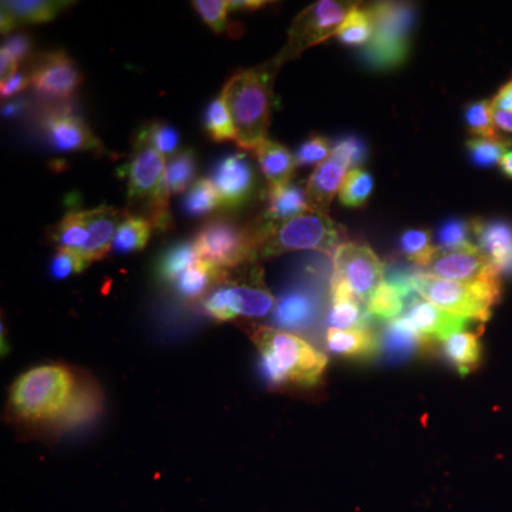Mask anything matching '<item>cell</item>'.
<instances>
[{"instance_id":"cell-32","label":"cell","mask_w":512,"mask_h":512,"mask_svg":"<svg viewBox=\"0 0 512 512\" xmlns=\"http://www.w3.org/2000/svg\"><path fill=\"white\" fill-rule=\"evenodd\" d=\"M52 241L59 249L83 251L89 241V231L83 220V211H70L52 229Z\"/></svg>"},{"instance_id":"cell-46","label":"cell","mask_w":512,"mask_h":512,"mask_svg":"<svg viewBox=\"0 0 512 512\" xmlns=\"http://www.w3.org/2000/svg\"><path fill=\"white\" fill-rule=\"evenodd\" d=\"M191 5L217 35L224 32L229 12L228 0H195Z\"/></svg>"},{"instance_id":"cell-33","label":"cell","mask_w":512,"mask_h":512,"mask_svg":"<svg viewBox=\"0 0 512 512\" xmlns=\"http://www.w3.org/2000/svg\"><path fill=\"white\" fill-rule=\"evenodd\" d=\"M373 36V20L369 9L355 6L350 10L348 18L340 26L338 35L339 42L343 45L359 47L366 46Z\"/></svg>"},{"instance_id":"cell-24","label":"cell","mask_w":512,"mask_h":512,"mask_svg":"<svg viewBox=\"0 0 512 512\" xmlns=\"http://www.w3.org/2000/svg\"><path fill=\"white\" fill-rule=\"evenodd\" d=\"M256 157L269 187H281L291 183L296 161L288 148L276 141L265 140L256 148Z\"/></svg>"},{"instance_id":"cell-26","label":"cell","mask_w":512,"mask_h":512,"mask_svg":"<svg viewBox=\"0 0 512 512\" xmlns=\"http://www.w3.org/2000/svg\"><path fill=\"white\" fill-rule=\"evenodd\" d=\"M427 346L429 343L404 316L390 320L384 329L383 349L394 360L406 359Z\"/></svg>"},{"instance_id":"cell-47","label":"cell","mask_w":512,"mask_h":512,"mask_svg":"<svg viewBox=\"0 0 512 512\" xmlns=\"http://www.w3.org/2000/svg\"><path fill=\"white\" fill-rule=\"evenodd\" d=\"M330 154L342 160L352 171L360 168V165L366 160L367 150L365 143L360 138L350 136L336 141Z\"/></svg>"},{"instance_id":"cell-44","label":"cell","mask_w":512,"mask_h":512,"mask_svg":"<svg viewBox=\"0 0 512 512\" xmlns=\"http://www.w3.org/2000/svg\"><path fill=\"white\" fill-rule=\"evenodd\" d=\"M90 264L86 256L80 251H70V249H59L52 264H50V274L53 279H67L70 276L82 274L84 269L89 268Z\"/></svg>"},{"instance_id":"cell-12","label":"cell","mask_w":512,"mask_h":512,"mask_svg":"<svg viewBox=\"0 0 512 512\" xmlns=\"http://www.w3.org/2000/svg\"><path fill=\"white\" fill-rule=\"evenodd\" d=\"M272 293L261 281L254 284H225L205 299L204 308L212 318L225 322L244 316L262 318L275 308Z\"/></svg>"},{"instance_id":"cell-11","label":"cell","mask_w":512,"mask_h":512,"mask_svg":"<svg viewBox=\"0 0 512 512\" xmlns=\"http://www.w3.org/2000/svg\"><path fill=\"white\" fill-rule=\"evenodd\" d=\"M39 127L50 147L59 153H103V143L70 107H49L40 116Z\"/></svg>"},{"instance_id":"cell-1","label":"cell","mask_w":512,"mask_h":512,"mask_svg":"<svg viewBox=\"0 0 512 512\" xmlns=\"http://www.w3.org/2000/svg\"><path fill=\"white\" fill-rule=\"evenodd\" d=\"M281 64L272 59L254 69L235 74L222 93L237 133V144L244 150L261 146L271 123L274 80Z\"/></svg>"},{"instance_id":"cell-49","label":"cell","mask_w":512,"mask_h":512,"mask_svg":"<svg viewBox=\"0 0 512 512\" xmlns=\"http://www.w3.org/2000/svg\"><path fill=\"white\" fill-rule=\"evenodd\" d=\"M29 86V74L18 73L15 77H12L9 82L0 84V94H2V99H10V97L18 96L19 93L28 89Z\"/></svg>"},{"instance_id":"cell-50","label":"cell","mask_w":512,"mask_h":512,"mask_svg":"<svg viewBox=\"0 0 512 512\" xmlns=\"http://www.w3.org/2000/svg\"><path fill=\"white\" fill-rule=\"evenodd\" d=\"M491 106H493V110L512 114V79L498 90L494 99L491 100Z\"/></svg>"},{"instance_id":"cell-55","label":"cell","mask_w":512,"mask_h":512,"mask_svg":"<svg viewBox=\"0 0 512 512\" xmlns=\"http://www.w3.org/2000/svg\"><path fill=\"white\" fill-rule=\"evenodd\" d=\"M512 147V146H511ZM505 151L503 158H501L500 168L504 175L512 180V148Z\"/></svg>"},{"instance_id":"cell-41","label":"cell","mask_w":512,"mask_h":512,"mask_svg":"<svg viewBox=\"0 0 512 512\" xmlns=\"http://www.w3.org/2000/svg\"><path fill=\"white\" fill-rule=\"evenodd\" d=\"M137 133L146 138L148 143L160 151L164 157L175 156L180 147V134H178L177 128L164 123V121L148 123Z\"/></svg>"},{"instance_id":"cell-16","label":"cell","mask_w":512,"mask_h":512,"mask_svg":"<svg viewBox=\"0 0 512 512\" xmlns=\"http://www.w3.org/2000/svg\"><path fill=\"white\" fill-rule=\"evenodd\" d=\"M404 318L423 336L427 343L444 342L458 332H464L470 320L444 311L412 292L406 298Z\"/></svg>"},{"instance_id":"cell-56","label":"cell","mask_w":512,"mask_h":512,"mask_svg":"<svg viewBox=\"0 0 512 512\" xmlns=\"http://www.w3.org/2000/svg\"><path fill=\"white\" fill-rule=\"evenodd\" d=\"M508 141H510V144L512 146V138H507Z\"/></svg>"},{"instance_id":"cell-17","label":"cell","mask_w":512,"mask_h":512,"mask_svg":"<svg viewBox=\"0 0 512 512\" xmlns=\"http://www.w3.org/2000/svg\"><path fill=\"white\" fill-rule=\"evenodd\" d=\"M477 247L500 275H512V224L505 221H473Z\"/></svg>"},{"instance_id":"cell-10","label":"cell","mask_w":512,"mask_h":512,"mask_svg":"<svg viewBox=\"0 0 512 512\" xmlns=\"http://www.w3.org/2000/svg\"><path fill=\"white\" fill-rule=\"evenodd\" d=\"M332 278L345 282L356 298L367 305L373 293L386 281V272L372 248L356 242H343L333 254Z\"/></svg>"},{"instance_id":"cell-7","label":"cell","mask_w":512,"mask_h":512,"mask_svg":"<svg viewBox=\"0 0 512 512\" xmlns=\"http://www.w3.org/2000/svg\"><path fill=\"white\" fill-rule=\"evenodd\" d=\"M261 241V224L249 227L217 218L202 225L194 245L202 261L225 271L255 261L259 256Z\"/></svg>"},{"instance_id":"cell-13","label":"cell","mask_w":512,"mask_h":512,"mask_svg":"<svg viewBox=\"0 0 512 512\" xmlns=\"http://www.w3.org/2000/svg\"><path fill=\"white\" fill-rule=\"evenodd\" d=\"M424 272L460 284L501 285V275L477 245L458 251L437 252Z\"/></svg>"},{"instance_id":"cell-29","label":"cell","mask_w":512,"mask_h":512,"mask_svg":"<svg viewBox=\"0 0 512 512\" xmlns=\"http://www.w3.org/2000/svg\"><path fill=\"white\" fill-rule=\"evenodd\" d=\"M153 229V225L146 218L127 212L114 237L113 251L119 255L141 251L150 241Z\"/></svg>"},{"instance_id":"cell-27","label":"cell","mask_w":512,"mask_h":512,"mask_svg":"<svg viewBox=\"0 0 512 512\" xmlns=\"http://www.w3.org/2000/svg\"><path fill=\"white\" fill-rule=\"evenodd\" d=\"M444 356L460 375L474 372L483 360V346L476 333L458 332L443 342Z\"/></svg>"},{"instance_id":"cell-2","label":"cell","mask_w":512,"mask_h":512,"mask_svg":"<svg viewBox=\"0 0 512 512\" xmlns=\"http://www.w3.org/2000/svg\"><path fill=\"white\" fill-rule=\"evenodd\" d=\"M251 339L269 383L275 386H315L328 366L326 355L284 329L259 326L252 330Z\"/></svg>"},{"instance_id":"cell-53","label":"cell","mask_w":512,"mask_h":512,"mask_svg":"<svg viewBox=\"0 0 512 512\" xmlns=\"http://www.w3.org/2000/svg\"><path fill=\"white\" fill-rule=\"evenodd\" d=\"M229 10H256L264 8L268 2L261 0H228Z\"/></svg>"},{"instance_id":"cell-38","label":"cell","mask_w":512,"mask_h":512,"mask_svg":"<svg viewBox=\"0 0 512 512\" xmlns=\"http://www.w3.org/2000/svg\"><path fill=\"white\" fill-rule=\"evenodd\" d=\"M197 160L192 150L180 151L167 164V185L170 194H180L194 184Z\"/></svg>"},{"instance_id":"cell-52","label":"cell","mask_w":512,"mask_h":512,"mask_svg":"<svg viewBox=\"0 0 512 512\" xmlns=\"http://www.w3.org/2000/svg\"><path fill=\"white\" fill-rule=\"evenodd\" d=\"M493 117L498 133L511 134L512 136V114L493 110Z\"/></svg>"},{"instance_id":"cell-14","label":"cell","mask_w":512,"mask_h":512,"mask_svg":"<svg viewBox=\"0 0 512 512\" xmlns=\"http://www.w3.org/2000/svg\"><path fill=\"white\" fill-rule=\"evenodd\" d=\"M29 77L33 90L52 101L70 99L83 82L82 73L62 50L37 57Z\"/></svg>"},{"instance_id":"cell-23","label":"cell","mask_w":512,"mask_h":512,"mask_svg":"<svg viewBox=\"0 0 512 512\" xmlns=\"http://www.w3.org/2000/svg\"><path fill=\"white\" fill-rule=\"evenodd\" d=\"M311 210L306 190L301 185L289 183L281 187H269L264 222L278 224Z\"/></svg>"},{"instance_id":"cell-36","label":"cell","mask_w":512,"mask_h":512,"mask_svg":"<svg viewBox=\"0 0 512 512\" xmlns=\"http://www.w3.org/2000/svg\"><path fill=\"white\" fill-rule=\"evenodd\" d=\"M400 248L407 261L423 271L440 251L439 247L431 244V235L426 229H409L404 232L400 239Z\"/></svg>"},{"instance_id":"cell-48","label":"cell","mask_w":512,"mask_h":512,"mask_svg":"<svg viewBox=\"0 0 512 512\" xmlns=\"http://www.w3.org/2000/svg\"><path fill=\"white\" fill-rule=\"evenodd\" d=\"M2 47L8 50L10 55L15 57L16 62L20 64L23 60L28 59L30 52H32V40L29 39V36L19 33V35L9 37Z\"/></svg>"},{"instance_id":"cell-30","label":"cell","mask_w":512,"mask_h":512,"mask_svg":"<svg viewBox=\"0 0 512 512\" xmlns=\"http://www.w3.org/2000/svg\"><path fill=\"white\" fill-rule=\"evenodd\" d=\"M200 259L194 241L175 244L174 247L168 248L158 261V278L164 282H175Z\"/></svg>"},{"instance_id":"cell-39","label":"cell","mask_w":512,"mask_h":512,"mask_svg":"<svg viewBox=\"0 0 512 512\" xmlns=\"http://www.w3.org/2000/svg\"><path fill=\"white\" fill-rule=\"evenodd\" d=\"M373 192V177L362 168L349 171L339 192V200L345 207L360 208L369 201Z\"/></svg>"},{"instance_id":"cell-3","label":"cell","mask_w":512,"mask_h":512,"mask_svg":"<svg viewBox=\"0 0 512 512\" xmlns=\"http://www.w3.org/2000/svg\"><path fill=\"white\" fill-rule=\"evenodd\" d=\"M76 389V379L67 367H35L13 383L9 394L10 410L25 423L57 421L72 402Z\"/></svg>"},{"instance_id":"cell-15","label":"cell","mask_w":512,"mask_h":512,"mask_svg":"<svg viewBox=\"0 0 512 512\" xmlns=\"http://www.w3.org/2000/svg\"><path fill=\"white\" fill-rule=\"evenodd\" d=\"M211 181L220 195L221 208L238 210L244 207L254 194V167L247 154H231L215 165Z\"/></svg>"},{"instance_id":"cell-40","label":"cell","mask_w":512,"mask_h":512,"mask_svg":"<svg viewBox=\"0 0 512 512\" xmlns=\"http://www.w3.org/2000/svg\"><path fill=\"white\" fill-rule=\"evenodd\" d=\"M511 147L507 138H471L467 143L471 160L478 167H494L500 165L505 151Z\"/></svg>"},{"instance_id":"cell-45","label":"cell","mask_w":512,"mask_h":512,"mask_svg":"<svg viewBox=\"0 0 512 512\" xmlns=\"http://www.w3.org/2000/svg\"><path fill=\"white\" fill-rule=\"evenodd\" d=\"M330 151H332V146H330L328 138L313 134L296 151V167H313V165L318 167L330 156Z\"/></svg>"},{"instance_id":"cell-9","label":"cell","mask_w":512,"mask_h":512,"mask_svg":"<svg viewBox=\"0 0 512 512\" xmlns=\"http://www.w3.org/2000/svg\"><path fill=\"white\" fill-rule=\"evenodd\" d=\"M355 3L336 2V0H320L303 9L293 19L289 29L288 40L281 53L275 57L276 62L284 64L296 59L311 47L338 35L340 26L348 18Z\"/></svg>"},{"instance_id":"cell-5","label":"cell","mask_w":512,"mask_h":512,"mask_svg":"<svg viewBox=\"0 0 512 512\" xmlns=\"http://www.w3.org/2000/svg\"><path fill=\"white\" fill-rule=\"evenodd\" d=\"M261 224L262 241L259 256L272 258L295 251H319L335 254L345 239V231L323 212H303L278 224Z\"/></svg>"},{"instance_id":"cell-43","label":"cell","mask_w":512,"mask_h":512,"mask_svg":"<svg viewBox=\"0 0 512 512\" xmlns=\"http://www.w3.org/2000/svg\"><path fill=\"white\" fill-rule=\"evenodd\" d=\"M471 222L463 220H451L444 222L439 229V248L440 251H458L473 247L470 241Z\"/></svg>"},{"instance_id":"cell-37","label":"cell","mask_w":512,"mask_h":512,"mask_svg":"<svg viewBox=\"0 0 512 512\" xmlns=\"http://www.w3.org/2000/svg\"><path fill=\"white\" fill-rule=\"evenodd\" d=\"M406 305V296L396 286L384 281L382 286L373 293L370 301L367 302V311L375 318L394 320L402 316Z\"/></svg>"},{"instance_id":"cell-28","label":"cell","mask_w":512,"mask_h":512,"mask_svg":"<svg viewBox=\"0 0 512 512\" xmlns=\"http://www.w3.org/2000/svg\"><path fill=\"white\" fill-rule=\"evenodd\" d=\"M222 278H224V269L217 268L210 262L200 259L174 282L175 291L181 298L192 301V299H198L211 291Z\"/></svg>"},{"instance_id":"cell-22","label":"cell","mask_w":512,"mask_h":512,"mask_svg":"<svg viewBox=\"0 0 512 512\" xmlns=\"http://www.w3.org/2000/svg\"><path fill=\"white\" fill-rule=\"evenodd\" d=\"M326 345L330 352L349 359H372L380 349V340L370 329H328Z\"/></svg>"},{"instance_id":"cell-20","label":"cell","mask_w":512,"mask_h":512,"mask_svg":"<svg viewBox=\"0 0 512 512\" xmlns=\"http://www.w3.org/2000/svg\"><path fill=\"white\" fill-rule=\"evenodd\" d=\"M349 170L348 165L332 154L315 168L305 188L312 210L323 214L328 212L330 204L345 183Z\"/></svg>"},{"instance_id":"cell-51","label":"cell","mask_w":512,"mask_h":512,"mask_svg":"<svg viewBox=\"0 0 512 512\" xmlns=\"http://www.w3.org/2000/svg\"><path fill=\"white\" fill-rule=\"evenodd\" d=\"M19 63L16 62L15 57L10 55L8 50H0V80L2 83L9 82L12 77L18 74Z\"/></svg>"},{"instance_id":"cell-42","label":"cell","mask_w":512,"mask_h":512,"mask_svg":"<svg viewBox=\"0 0 512 512\" xmlns=\"http://www.w3.org/2000/svg\"><path fill=\"white\" fill-rule=\"evenodd\" d=\"M467 126L471 133L480 138H501L495 127L491 101L480 100L471 103L466 111Z\"/></svg>"},{"instance_id":"cell-19","label":"cell","mask_w":512,"mask_h":512,"mask_svg":"<svg viewBox=\"0 0 512 512\" xmlns=\"http://www.w3.org/2000/svg\"><path fill=\"white\" fill-rule=\"evenodd\" d=\"M70 6L73 2L62 0H3L0 8L2 33L6 35L20 26L52 22Z\"/></svg>"},{"instance_id":"cell-4","label":"cell","mask_w":512,"mask_h":512,"mask_svg":"<svg viewBox=\"0 0 512 512\" xmlns=\"http://www.w3.org/2000/svg\"><path fill=\"white\" fill-rule=\"evenodd\" d=\"M126 177L128 202L138 210L134 215L146 218L158 232L173 228L165 157L138 133L126 165Z\"/></svg>"},{"instance_id":"cell-8","label":"cell","mask_w":512,"mask_h":512,"mask_svg":"<svg viewBox=\"0 0 512 512\" xmlns=\"http://www.w3.org/2000/svg\"><path fill=\"white\" fill-rule=\"evenodd\" d=\"M414 292L444 311L468 320L487 322L500 301L501 285H471L446 281L421 269L414 279Z\"/></svg>"},{"instance_id":"cell-25","label":"cell","mask_w":512,"mask_h":512,"mask_svg":"<svg viewBox=\"0 0 512 512\" xmlns=\"http://www.w3.org/2000/svg\"><path fill=\"white\" fill-rule=\"evenodd\" d=\"M316 315V299L312 293L293 291L285 293L274 308V320L281 328L301 329Z\"/></svg>"},{"instance_id":"cell-54","label":"cell","mask_w":512,"mask_h":512,"mask_svg":"<svg viewBox=\"0 0 512 512\" xmlns=\"http://www.w3.org/2000/svg\"><path fill=\"white\" fill-rule=\"evenodd\" d=\"M26 107V101L23 99L10 101V103L5 104L2 107L3 117H8V119H13V117L19 116L22 113V110Z\"/></svg>"},{"instance_id":"cell-21","label":"cell","mask_w":512,"mask_h":512,"mask_svg":"<svg viewBox=\"0 0 512 512\" xmlns=\"http://www.w3.org/2000/svg\"><path fill=\"white\" fill-rule=\"evenodd\" d=\"M332 308L328 323L330 329L353 330L370 329L373 316L367 311L365 303L356 298L345 282L332 278Z\"/></svg>"},{"instance_id":"cell-6","label":"cell","mask_w":512,"mask_h":512,"mask_svg":"<svg viewBox=\"0 0 512 512\" xmlns=\"http://www.w3.org/2000/svg\"><path fill=\"white\" fill-rule=\"evenodd\" d=\"M373 20V36L363 59L375 70H392L406 62L416 9L409 3L377 2L367 6Z\"/></svg>"},{"instance_id":"cell-35","label":"cell","mask_w":512,"mask_h":512,"mask_svg":"<svg viewBox=\"0 0 512 512\" xmlns=\"http://www.w3.org/2000/svg\"><path fill=\"white\" fill-rule=\"evenodd\" d=\"M205 130L208 136L215 143H225V141H237L234 123H232L231 114H229L227 101L224 93H221L205 111Z\"/></svg>"},{"instance_id":"cell-31","label":"cell","mask_w":512,"mask_h":512,"mask_svg":"<svg viewBox=\"0 0 512 512\" xmlns=\"http://www.w3.org/2000/svg\"><path fill=\"white\" fill-rule=\"evenodd\" d=\"M99 409L100 394L96 387L90 386V384H80V386L77 384L72 402L57 423L60 427L77 426V424L84 423L96 416Z\"/></svg>"},{"instance_id":"cell-18","label":"cell","mask_w":512,"mask_h":512,"mask_svg":"<svg viewBox=\"0 0 512 512\" xmlns=\"http://www.w3.org/2000/svg\"><path fill=\"white\" fill-rule=\"evenodd\" d=\"M127 212L117 210L114 207L101 205L94 210L83 211V220L89 231V241L83 248L82 254L87 261L93 264L100 261L113 249L114 237L119 229L121 221L126 217Z\"/></svg>"},{"instance_id":"cell-34","label":"cell","mask_w":512,"mask_h":512,"mask_svg":"<svg viewBox=\"0 0 512 512\" xmlns=\"http://www.w3.org/2000/svg\"><path fill=\"white\" fill-rule=\"evenodd\" d=\"M183 208L185 214L194 218L204 217V215L221 208L220 195L215 190L212 181L208 178H200L195 181L185 195Z\"/></svg>"}]
</instances>
